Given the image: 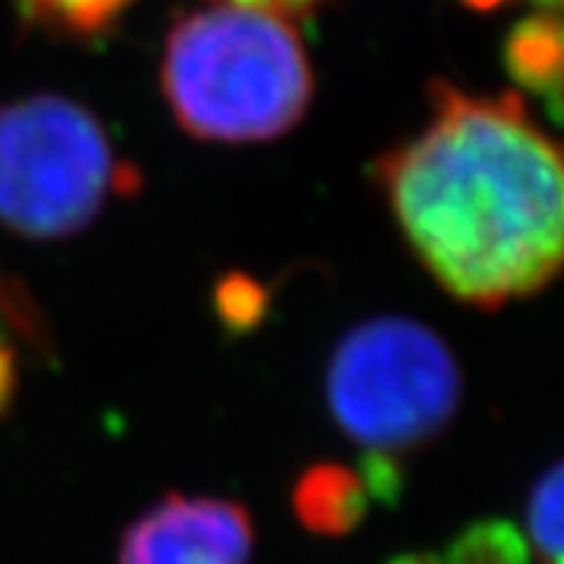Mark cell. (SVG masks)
<instances>
[{
    "instance_id": "5",
    "label": "cell",
    "mask_w": 564,
    "mask_h": 564,
    "mask_svg": "<svg viewBox=\"0 0 564 564\" xmlns=\"http://www.w3.org/2000/svg\"><path fill=\"white\" fill-rule=\"evenodd\" d=\"M254 524L242 502L166 492L120 540V564H248Z\"/></svg>"
},
{
    "instance_id": "10",
    "label": "cell",
    "mask_w": 564,
    "mask_h": 564,
    "mask_svg": "<svg viewBox=\"0 0 564 564\" xmlns=\"http://www.w3.org/2000/svg\"><path fill=\"white\" fill-rule=\"evenodd\" d=\"M445 564H530V545L524 533L508 521H477L462 530Z\"/></svg>"
},
{
    "instance_id": "15",
    "label": "cell",
    "mask_w": 564,
    "mask_h": 564,
    "mask_svg": "<svg viewBox=\"0 0 564 564\" xmlns=\"http://www.w3.org/2000/svg\"><path fill=\"white\" fill-rule=\"evenodd\" d=\"M458 3L470 7L474 13H492V10H499V7L508 3V0H458Z\"/></svg>"
},
{
    "instance_id": "14",
    "label": "cell",
    "mask_w": 564,
    "mask_h": 564,
    "mask_svg": "<svg viewBox=\"0 0 564 564\" xmlns=\"http://www.w3.org/2000/svg\"><path fill=\"white\" fill-rule=\"evenodd\" d=\"M386 564H445L440 555H433V552H404V555H395V558H389Z\"/></svg>"
},
{
    "instance_id": "1",
    "label": "cell",
    "mask_w": 564,
    "mask_h": 564,
    "mask_svg": "<svg viewBox=\"0 0 564 564\" xmlns=\"http://www.w3.org/2000/svg\"><path fill=\"white\" fill-rule=\"evenodd\" d=\"M430 120L373 161V182L414 261L452 299L499 311L562 270L558 144L521 91L474 95L433 79Z\"/></svg>"
},
{
    "instance_id": "2",
    "label": "cell",
    "mask_w": 564,
    "mask_h": 564,
    "mask_svg": "<svg viewBox=\"0 0 564 564\" xmlns=\"http://www.w3.org/2000/svg\"><path fill=\"white\" fill-rule=\"evenodd\" d=\"M161 91L185 135L254 144L292 132L314 101V69L295 22L207 3L170 25Z\"/></svg>"
},
{
    "instance_id": "7",
    "label": "cell",
    "mask_w": 564,
    "mask_h": 564,
    "mask_svg": "<svg viewBox=\"0 0 564 564\" xmlns=\"http://www.w3.org/2000/svg\"><path fill=\"white\" fill-rule=\"evenodd\" d=\"M508 76L518 88L540 95L549 104L552 120L562 117V17L555 10H536L508 32L502 47Z\"/></svg>"
},
{
    "instance_id": "16",
    "label": "cell",
    "mask_w": 564,
    "mask_h": 564,
    "mask_svg": "<svg viewBox=\"0 0 564 564\" xmlns=\"http://www.w3.org/2000/svg\"><path fill=\"white\" fill-rule=\"evenodd\" d=\"M533 3H536L540 10H555V13H558V3H562V0H533Z\"/></svg>"
},
{
    "instance_id": "6",
    "label": "cell",
    "mask_w": 564,
    "mask_h": 564,
    "mask_svg": "<svg viewBox=\"0 0 564 564\" xmlns=\"http://www.w3.org/2000/svg\"><path fill=\"white\" fill-rule=\"evenodd\" d=\"M370 489L364 484L361 467L321 462L302 470V477L292 486V511L302 521L304 530L339 540L348 536L367 518Z\"/></svg>"
},
{
    "instance_id": "4",
    "label": "cell",
    "mask_w": 564,
    "mask_h": 564,
    "mask_svg": "<svg viewBox=\"0 0 564 564\" xmlns=\"http://www.w3.org/2000/svg\"><path fill=\"white\" fill-rule=\"evenodd\" d=\"M462 395V367L443 336L399 314L348 329L326 367L333 421L361 448L392 458L433 443Z\"/></svg>"
},
{
    "instance_id": "12",
    "label": "cell",
    "mask_w": 564,
    "mask_h": 564,
    "mask_svg": "<svg viewBox=\"0 0 564 564\" xmlns=\"http://www.w3.org/2000/svg\"><path fill=\"white\" fill-rule=\"evenodd\" d=\"M217 311L220 321L229 323L232 329H248L261 321L263 314V292L254 280L242 273H232L217 285Z\"/></svg>"
},
{
    "instance_id": "3",
    "label": "cell",
    "mask_w": 564,
    "mask_h": 564,
    "mask_svg": "<svg viewBox=\"0 0 564 564\" xmlns=\"http://www.w3.org/2000/svg\"><path fill=\"white\" fill-rule=\"evenodd\" d=\"M139 188L141 173L85 104L35 91L0 107V226L10 232L29 242L73 239L110 198Z\"/></svg>"
},
{
    "instance_id": "13",
    "label": "cell",
    "mask_w": 564,
    "mask_h": 564,
    "mask_svg": "<svg viewBox=\"0 0 564 564\" xmlns=\"http://www.w3.org/2000/svg\"><path fill=\"white\" fill-rule=\"evenodd\" d=\"M207 3H232V7H251V10H263V13H273L282 20H299L307 17L314 10H321L323 3L329 0H207Z\"/></svg>"
},
{
    "instance_id": "9",
    "label": "cell",
    "mask_w": 564,
    "mask_h": 564,
    "mask_svg": "<svg viewBox=\"0 0 564 564\" xmlns=\"http://www.w3.org/2000/svg\"><path fill=\"white\" fill-rule=\"evenodd\" d=\"M20 343L39 345V317L25 311L20 292L0 276V421L13 411L20 395Z\"/></svg>"
},
{
    "instance_id": "11",
    "label": "cell",
    "mask_w": 564,
    "mask_h": 564,
    "mask_svg": "<svg viewBox=\"0 0 564 564\" xmlns=\"http://www.w3.org/2000/svg\"><path fill=\"white\" fill-rule=\"evenodd\" d=\"M524 540L540 564H562V464H552L530 492Z\"/></svg>"
},
{
    "instance_id": "8",
    "label": "cell",
    "mask_w": 564,
    "mask_h": 564,
    "mask_svg": "<svg viewBox=\"0 0 564 564\" xmlns=\"http://www.w3.org/2000/svg\"><path fill=\"white\" fill-rule=\"evenodd\" d=\"M139 0H20L25 17L54 39H104Z\"/></svg>"
}]
</instances>
